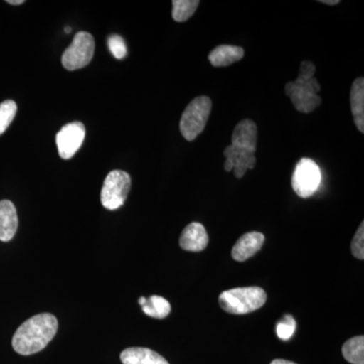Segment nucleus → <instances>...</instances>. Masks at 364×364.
<instances>
[{"label":"nucleus","instance_id":"nucleus-1","mask_svg":"<svg viewBox=\"0 0 364 364\" xmlns=\"http://www.w3.org/2000/svg\"><path fill=\"white\" fill-rule=\"evenodd\" d=\"M58 330V321L54 315L42 313L33 316L14 333L13 347L21 355H32L47 347Z\"/></svg>","mask_w":364,"mask_h":364},{"label":"nucleus","instance_id":"nucleus-2","mask_svg":"<svg viewBox=\"0 0 364 364\" xmlns=\"http://www.w3.org/2000/svg\"><path fill=\"white\" fill-rule=\"evenodd\" d=\"M267 299V293L259 287H236L223 291L219 304L227 313L244 315L260 309Z\"/></svg>","mask_w":364,"mask_h":364},{"label":"nucleus","instance_id":"nucleus-3","mask_svg":"<svg viewBox=\"0 0 364 364\" xmlns=\"http://www.w3.org/2000/svg\"><path fill=\"white\" fill-rule=\"evenodd\" d=\"M212 112V100L208 97H198L189 102L182 114L179 129L186 140H196L205 130Z\"/></svg>","mask_w":364,"mask_h":364},{"label":"nucleus","instance_id":"nucleus-4","mask_svg":"<svg viewBox=\"0 0 364 364\" xmlns=\"http://www.w3.org/2000/svg\"><path fill=\"white\" fill-rule=\"evenodd\" d=\"M321 86L317 79H296L294 82L286 85V95L291 98L296 111L309 114L315 111L322 102V98L318 97Z\"/></svg>","mask_w":364,"mask_h":364},{"label":"nucleus","instance_id":"nucleus-5","mask_svg":"<svg viewBox=\"0 0 364 364\" xmlns=\"http://www.w3.org/2000/svg\"><path fill=\"white\" fill-rule=\"evenodd\" d=\"M131 176L122 170H114L105 177L100 200L107 210H117L126 202L131 189Z\"/></svg>","mask_w":364,"mask_h":364},{"label":"nucleus","instance_id":"nucleus-6","mask_svg":"<svg viewBox=\"0 0 364 364\" xmlns=\"http://www.w3.org/2000/svg\"><path fill=\"white\" fill-rule=\"evenodd\" d=\"M95 43L87 32H78L62 56V64L69 71L78 70L90 63L95 54Z\"/></svg>","mask_w":364,"mask_h":364},{"label":"nucleus","instance_id":"nucleus-7","mask_svg":"<svg viewBox=\"0 0 364 364\" xmlns=\"http://www.w3.org/2000/svg\"><path fill=\"white\" fill-rule=\"evenodd\" d=\"M322 173L317 163L310 158H301L294 169L291 186L299 198H308L320 188Z\"/></svg>","mask_w":364,"mask_h":364},{"label":"nucleus","instance_id":"nucleus-8","mask_svg":"<svg viewBox=\"0 0 364 364\" xmlns=\"http://www.w3.org/2000/svg\"><path fill=\"white\" fill-rule=\"evenodd\" d=\"M257 147V126L251 119H243L237 124L232 135V144L224 151L226 159L234 162L242 154L255 155Z\"/></svg>","mask_w":364,"mask_h":364},{"label":"nucleus","instance_id":"nucleus-9","mask_svg":"<svg viewBox=\"0 0 364 364\" xmlns=\"http://www.w3.org/2000/svg\"><path fill=\"white\" fill-rule=\"evenodd\" d=\"M85 139V127L80 122L67 124L56 136L57 148L62 159H70L77 153Z\"/></svg>","mask_w":364,"mask_h":364},{"label":"nucleus","instance_id":"nucleus-10","mask_svg":"<svg viewBox=\"0 0 364 364\" xmlns=\"http://www.w3.org/2000/svg\"><path fill=\"white\" fill-rule=\"evenodd\" d=\"M208 244V235L200 223H191L182 231L179 245L186 251L200 252L205 250Z\"/></svg>","mask_w":364,"mask_h":364},{"label":"nucleus","instance_id":"nucleus-11","mask_svg":"<svg viewBox=\"0 0 364 364\" xmlns=\"http://www.w3.org/2000/svg\"><path fill=\"white\" fill-rule=\"evenodd\" d=\"M265 237L259 232H249L243 235L232 249L234 260L243 262L255 255L264 244Z\"/></svg>","mask_w":364,"mask_h":364},{"label":"nucleus","instance_id":"nucleus-12","mask_svg":"<svg viewBox=\"0 0 364 364\" xmlns=\"http://www.w3.org/2000/svg\"><path fill=\"white\" fill-rule=\"evenodd\" d=\"M18 227L16 208L11 200L0 202V241L9 242L14 238Z\"/></svg>","mask_w":364,"mask_h":364},{"label":"nucleus","instance_id":"nucleus-13","mask_svg":"<svg viewBox=\"0 0 364 364\" xmlns=\"http://www.w3.org/2000/svg\"><path fill=\"white\" fill-rule=\"evenodd\" d=\"M123 364H169L157 352L144 347H131L121 353Z\"/></svg>","mask_w":364,"mask_h":364},{"label":"nucleus","instance_id":"nucleus-14","mask_svg":"<svg viewBox=\"0 0 364 364\" xmlns=\"http://www.w3.org/2000/svg\"><path fill=\"white\" fill-rule=\"evenodd\" d=\"M243 48L237 46L221 45L208 55L210 64L215 67H226L240 61L244 57Z\"/></svg>","mask_w":364,"mask_h":364},{"label":"nucleus","instance_id":"nucleus-15","mask_svg":"<svg viewBox=\"0 0 364 364\" xmlns=\"http://www.w3.org/2000/svg\"><path fill=\"white\" fill-rule=\"evenodd\" d=\"M351 112L354 123L360 133H364V79L354 80L350 91Z\"/></svg>","mask_w":364,"mask_h":364},{"label":"nucleus","instance_id":"nucleus-16","mask_svg":"<svg viewBox=\"0 0 364 364\" xmlns=\"http://www.w3.org/2000/svg\"><path fill=\"white\" fill-rule=\"evenodd\" d=\"M139 304L143 312L149 317L155 318H164L171 312V306L166 299L160 296H152L149 299L141 296Z\"/></svg>","mask_w":364,"mask_h":364},{"label":"nucleus","instance_id":"nucleus-17","mask_svg":"<svg viewBox=\"0 0 364 364\" xmlns=\"http://www.w3.org/2000/svg\"><path fill=\"white\" fill-rule=\"evenodd\" d=\"M342 354L348 363L364 364V337L356 336L347 340L342 347Z\"/></svg>","mask_w":364,"mask_h":364},{"label":"nucleus","instance_id":"nucleus-18","mask_svg":"<svg viewBox=\"0 0 364 364\" xmlns=\"http://www.w3.org/2000/svg\"><path fill=\"white\" fill-rule=\"evenodd\" d=\"M200 1L198 0H173L172 1V18L177 23H183L193 16L198 9Z\"/></svg>","mask_w":364,"mask_h":364},{"label":"nucleus","instance_id":"nucleus-19","mask_svg":"<svg viewBox=\"0 0 364 364\" xmlns=\"http://www.w3.org/2000/svg\"><path fill=\"white\" fill-rule=\"evenodd\" d=\"M18 111V105L14 100H6L0 104V135L4 133L14 121Z\"/></svg>","mask_w":364,"mask_h":364},{"label":"nucleus","instance_id":"nucleus-20","mask_svg":"<svg viewBox=\"0 0 364 364\" xmlns=\"http://www.w3.org/2000/svg\"><path fill=\"white\" fill-rule=\"evenodd\" d=\"M296 323L293 316L286 315L277 323V334L279 339L287 341L294 336L296 332Z\"/></svg>","mask_w":364,"mask_h":364},{"label":"nucleus","instance_id":"nucleus-21","mask_svg":"<svg viewBox=\"0 0 364 364\" xmlns=\"http://www.w3.org/2000/svg\"><path fill=\"white\" fill-rule=\"evenodd\" d=\"M107 46L114 58L119 60L126 58L128 50H127L126 43L121 36L112 35L107 40Z\"/></svg>","mask_w":364,"mask_h":364},{"label":"nucleus","instance_id":"nucleus-22","mask_svg":"<svg viewBox=\"0 0 364 364\" xmlns=\"http://www.w3.org/2000/svg\"><path fill=\"white\" fill-rule=\"evenodd\" d=\"M351 252L358 259H364V224L361 223L351 243Z\"/></svg>","mask_w":364,"mask_h":364},{"label":"nucleus","instance_id":"nucleus-23","mask_svg":"<svg viewBox=\"0 0 364 364\" xmlns=\"http://www.w3.org/2000/svg\"><path fill=\"white\" fill-rule=\"evenodd\" d=\"M316 67L312 62L303 61L301 67H299V73L298 78L299 79H311L315 74Z\"/></svg>","mask_w":364,"mask_h":364},{"label":"nucleus","instance_id":"nucleus-24","mask_svg":"<svg viewBox=\"0 0 364 364\" xmlns=\"http://www.w3.org/2000/svg\"><path fill=\"white\" fill-rule=\"evenodd\" d=\"M225 170L226 171L230 172L234 169V162L232 160L226 159V162H225Z\"/></svg>","mask_w":364,"mask_h":364},{"label":"nucleus","instance_id":"nucleus-25","mask_svg":"<svg viewBox=\"0 0 364 364\" xmlns=\"http://www.w3.org/2000/svg\"><path fill=\"white\" fill-rule=\"evenodd\" d=\"M270 364H296L293 361L284 360V359H274Z\"/></svg>","mask_w":364,"mask_h":364},{"label":"nucleus","instance_id":"nucleus-26","mask_svg":"<svg viewBox=\"0 0 364 364\" xmlns=\"http://www.w3.org/2000/svg\"><path fill=\"white\" fill-rule=\"evenodd\" d=\"M321 4H328V6H336L339 4V0H321Z\"/></svg>","mask_w":364,"mask_h":364},{"label":"nucleus","instance_id":"nucleus-27","mask_svg":"<svg viewBox=\"0 0 364 364\" xmlns=\"http://www.w3.org/2000/svg\"><path fill=\"white\" fill-rule=\"evenodd\" d=\"M7 4H11V6H21L23 4V0H7Z\"/></svg>","mask_w":364,"mask_h":364},{"label":"nucleus","instance_id":"nucleus-28","mask_svg":"<svg viewBox=\"0 0 364 364\" xmlns=\"http://www.w3.org/2000/svg\"><path fill=\"white\" fill-rule=\"evenodd\" d=\"M65 32L68 33H70L71 32V28H69V26H68V28H65Z\"/></svg>","mask_w":364,"mask_h":364}]
</instances>
